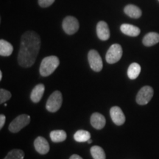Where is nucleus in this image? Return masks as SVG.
I'll list each match as a JSON object with an SVG mask.
<instances>
[{
	"label": "nucleus",
	"mask_w": 159,
	"mask_h": 159,
	"mask_svg": "<svg viewBox=\"0 0 159 159\" xmlns=\"http://www.w3.org/2000/svg\"><path fill=\"white\" fill-rule=\"evenodd\" d=\"M13 51V47L11 43L5 40H0V55L7 57L11 55Z\"/></svg>",
	"instance_id": "obj_17"
},
{
	"label": "nucleus",
	"mask_w": 159,
	"mask_h": 159,
	"mask_svg": "<svg viewBox=\"0 0 159 159\" xmlns=\"http://www.w3.org/2000/svg\"><path fill=\"white\" fill-rule=\"evenodd\" d=\"M69 159H83V158H81V157L80 156H78V155L74 154L70 157V158H69Z\"/></svg>",
	"instance_id": "obj_26"
},
{
	"label": "nucleus",
	"mask_w": 159,
	"mask_h": 159,
	"mask_svg": "<svg viewBox=\"0 0 159 159\" xmlns=\"http://www.w3.org/2000/svg\"><path fill=\"white\" fill-rule=\"evenodd\" d=\"M88 60L91 69L93 71L99 72L102 70L103 66L102 61L98 52L94 50V49H91L89 51L88 54Z\"/></svg>",
	"instance_id": "obj_8"
},
{
	"label": "nucleus",
	"mask_w": 159,
	"mask_h": 159,
	"mask_svg": "<svg viewBox=\"0 0 159 159\" xmlns=\"http://www.w3.org/2000/svg\"><path fill=\"white\" fill-rule=\"evenodd\" d=\"M41 47V39L34 31H27L21 39L18 62L21 66L28 68L34 64Z\"/></svg>",
	"instance_id": "obj_1"
},
{
	"label": "nucleus",
	"mask_w": 159,
	"mask_h": 159,
	"mask_svg": "<svg viewBox=\"0 0 159 159\" xmlns=\"http://www.w3.org/2000/svg\"><path fill=\"white\" fill-rule=\"evenodd\" d=\"M63 97L61 91H55L47 99L46 108L51 113H55L60 109L62 105Z\"/></svg>",
	"instance_id": "obj_3"
},
{
	"label": "nucleus",
	"mask_w": 159,
	"mask_h": 159,
	"mask_svg": "<svg viewBox=\"0 0 159 159\" xmlns=\"http://www.w3.org/2000/svg\"><path fill=\"white\" fill-rule=\"evenodd\" d=\"M62 27L66 34L73 35L78 31L80 25L75 17L66 16L63 19Z\"/></svg>",
	"instance_id": "obj_7"
},
{
	"label": "nucleus",
	"mask_w": 159,
	"mask_h": 159,
	"mask_svg": "<svg viewBox=\"0 0 159 159\" xmlns=\"http://www.w3.org/2000/svg\"><path fill=\"white\" fill-rule=\"evenodd\" d=\"M153 96V89L151 86L146 85L139 90L136 96V102L139 105H147Z\"/></svg>",
	"instance_id": "obj_6"
},
{
	"label": "nucleus",
	"mask_w": 159,
	"mask_h": 159,
	"mask_svg": "<svg viewBox=\"0 0 159 159\" xmlns=\"http://www.w3.org/2000/svg\"><path fill=\"white\" fill-rule=\"evenodd\" d=\"M5 120H6V117L5 115L1 114L0 115V129H2L4 127L5 123Z\"/></svg>",
	"instance_id": "obj_25"
},
{
	"label": "nucleus",
	"mask_w": 159,
	"mask_h": 159,
	"mask_svg": "<svg viewBox=\"0 0 159 159\" xmlns=\"http://www.w3.org/2000/svg\"><path fill=\"white\" fill-rule=\"evenodd\" d=\"M141 72V66L139 63H133L128 69V76L130 80H135L139 76Z\"/></svg>",
	"instance_id": "obj_19"
},
{
	"label": "nucleus",
	"mask_w": 159,
	"mask_h": 159,
	"mask_svg": "<svg viewBox=\"0 0 159 159\" xmlns=\"http://www.w3.org/2000/svg\"><path fill=\"white\" fill-rule=\"evenodd\" d=\"M125 13L133 19H139L142 16V11L139 7L134 5H128L124 9Z\"/></svg>",
	"instance_id": "obj_16"
},
{
	"label": "nucleus",
	"mask_w": 159,
	"mask_h": 159,
	"mask_svg": "<svg viewBox=\"0 0 159 159\" xmlns=\"http://www.w3.org/2000/svg\"><path fill=\"white\" fill-rule=\"evenodd\" d=\"M90 151L91 156L94 159H105V153L101 147L93 146Z\"/></svg>",
	"instance_id": "obj_21"
},
{
	"label": "nucleus",
	"mask_w": 159,
	"mask_h": 159,
	"mask_svg": "<svg viewBox=\"0 0 159 159\" xmlns=\"http://www.w3.org/2000/svg\"><path fill=\"white\" fill-rule=\"evenodd\" d=\"M2 72L0 71V80H2Z\"/></svg>",
	"instance_id": "obj_27"
},
{
	"label": "nucleus",
	"mask_w": 159,
	"mask_h": 159,
	"mask_svg": "<svg viewBox=\"0 0 159 159\" xmlns=\"http://www.w3.org/2000/svg\"><path fill=\"white\" fill-rule=\"evenodd\" d=\"M55 0H39V5L41 7H48L54 3Z\"/></svg>",
	"instance_id": "obj_24"
},
{
	"label": "nucleus",
	"mask_w": 159,
	"mask_h": 159,
	"mask_svg": "<svg viewBox=\"0 0 159 159\" xmlns=\"http://www.w3.org/2000/svg\"><path fill=\"white\" fill-rule=\"evenodd\" d=\"M110 115L111 119L115 125L120 126L122 125L125 122V116L119 107L114 106L111 108Z\"/></svg>",
	"instance_id": "obj_9"
},
{
	"label": "nucleus",
	"mask_w": 159,
	"mask_h": 159,
	"mask_svg": "<svg viewBox=\"0 0 159 159\" xmlns=\"http://www.w3.org/2000/svg\"><path fill=\"white\" fill-rule=\"evenodd\" d=\"M91 138V134L89 131L84 130H79L74 135L75 140L77 142H85Z\"/></svg>",
	"instance_id": "obj_20"
},
{
	"label": "nucleus",
	"mask_w": 159,
	"mask_h": 159,
	"mask_svg": "<svg viewBox=\"0 0 159 159\" xmlns=\"http://www.w3.org/2000/svg\"><path fill=\"white\" fill-rule=\"evenodd\" d=\"M35 150L41 155H45L49 151V145L47 139L42 136H39L35 139L34 142Z\"/></svg>",
	"instance_id": "obj_10"
},
{
	"label": "nucleus",
	"mask_w": 159,
	"mask_h": 159,
	"mask_svg": "<svg viewBox=\"0 0 159 159\" xmlns=\"http://www.w3.org/2000/svg\"><path fill=\"white\" fill-rule=\"evenodd\" d=\"M11 98V94L8 91L5 89H0V103L2 104L6 101L9 100Z\"/></svg>",
	"instance_id": "obj_23"
},
{
	"label": "nucleus",
	"mask_w": 159,
	"mask_h": 159,
	"mask_svg": "<svg viewBox=\"0 0 159 159\" xmlns=\"http://www.w3.org/2000/svg\"><path fill=\"white\" fill-rule=\"evenodd\" d=\"M122 56V47L118 43H114V44L111 45L110 48L108 49L106 55H105V59H106L107 63H108L109 64H114V63L118 62Z\"/></svg>",
	"instance_id": "obj_5"
},
{
	"label": "nucleus",
	"mask_w": 159,
	"mask_h": 159,
	"mask_svg": "<svg viewBox=\"0 0 159 159\" xmlns=\"http://www.w3.org/2000/svg\"><path fill=\"white\" fill-rule=\"evenodd\" d=\"M88 142L89 143V144H91V142H92V140H91V139H89V140L88 141V142Z\"/></svg>",
	"instance_id": "obj_28"
},
{
	"label": "nucleus",
	"mask_w": 159,
	"mask_h": 159,
	"mask_svg": "<svg viewBox=\"0 0 159 159\" xmlns=\"http://www.w3.org/2000/svg\"><path fill=\"white\" fill-rule=\"evenodd\" d=\"M24 158H25V153L23 151L15 149L10 151L4 159H24Z\"/></svg>",
	"instance_id": "obj_22"
},
{
	"label": "nucleus",
	"mask_w": 159,
	"mask_h": 159,
	"mask_svg": "<svg viewBox=\"0 0 159 159\" xmlns=\"http://www.w3.org/2000/svg\"><path fill=\"white\" fill-rule=\"evenodd\" d=\"M50 139L55 143L62 142L66 139V133L63 130H53L50 133Z\"/></svg>",
	"instance_id": "obj_18"
},
{
	"label": "nucleus",
	"mask_w": 159,
	"mask_h": 159,
	"mask_svg": "<svg viewBox=\"0 0 159 159\" xmlns=\"http://www.w3.org/2000/svg\"><path fill=\"white\" fill-rule=\"evenodd\" d=\"M121 31L125 35L131 37H136L140 34L141 30L136 26L129 25V24H123L120 27Z\"/></svg>",
	"instance_id": "obj_14"
},
{
	"label": "nucleus",
	"mask_w": 159,
	"mask_h": 159,
	"mask_svg": "<svg viewBox=\"0 0 159 159\" xmlns=\"http://www.w3.org/2000/svg\"><path fill=\"white\" fill-rule=\"evenodd\" d=\"M44 91H45V86L43 84L40 83V84H38L37 85H35L31 91V94H30L31 100L35 103L40 102V100H41V98H42L43 93H44Z\"/></svg>",
	"instance_id": "obj_13"
},
{
	"label": "nucleus",
	"mask_w": 159,
	"mask_h": 159,
	"mask_svg": "<svg viewBox=\"0 0 159 159\" xmlns=\"http://www.w3.org/2000/svg\"><path fill=\"white\" fill-rule=\"evenodd\" d=\"M58 57L54 55L46 57L42 60L40 66V74L43 77H47L52 74L59 66Z\"/></svg>",
	"instance_id": "obj_2"
},
{
	"label": "nucleus",
	"mask_w": 159,
	"mask_h": 159,
	"mask_svg": "<svg viewBox=\"0 0 159 159\" xmlns=\"http://www.w3.org/2000/svg\"><path fill=\"white\" fill-rule=\"evenodd\" d=\"M142 42L146 47H152L159 42V34L155 32L149 33L143 38Z\"/></svg>",
	"instance_id": "obj_15"
},
{
	"label": "nucleus",
	"mask_w": 159,
	"mask_h": 159,
	"mask_svg": "<svg viewBox=\"0 0 159 159\" xmlns=\"http://www.w3.org/2000/svg\"><path fill=\"white\" fill-rule=\"evenodd\" d=\"M97 34L99 39L102 41H107L110 38V30L105 21H101L97 24Z\"/></svg>",
	"instance_id": "obj_11"
},
{
	"label": "nucleus",
	"mask_w": 159,
	"mask_h": 159,
	"mask_svg": "<svg viewBox=\"0 0 159 159\" xmlns=\"http://www.w3.org/2000/svg\"><path fill=\"white\" fill-rule=\"evenodd\" d=\"M30 122V116L27 114H21L18 116L11 122L9 125V130L12 133H18Z\"/></svg>",
	"instance_id": "obj_4"
},
{
	"label": "nucleus",
	"mask_w": 159,
	"mask_h": 159,
	"mask_svg": "<svg viewBox=\"0 0 159 159\" xmlns=\"http://www.w3.org/2000/svg\"><path fill=\"white\" fill-rule=\"evenodd\" d=\"M105 116L99 113H94L91 116V124L93 128L97 130H101L105 125Z\"/></svg>",
	"instance_id": "obj_12"
}]
</instances>
